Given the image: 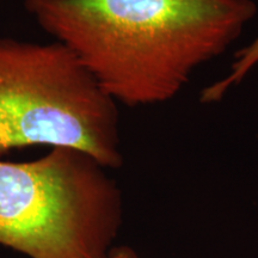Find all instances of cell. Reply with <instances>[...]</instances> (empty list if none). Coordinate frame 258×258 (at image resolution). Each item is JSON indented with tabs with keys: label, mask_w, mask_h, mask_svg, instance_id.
Masks as SVG:
<instances>
[{
	"label": "cell",
	"mask_w": 258,
	"mask_h": 258,
	"mask_svg": "<svg viewBox=\"0 0 258 258\" xmlns=\"http://www.w3.org/2000/svg\"><path fill=\"white\" fill-rule=\"evenodd\" d=\"M114 101L165 103L225 53L257 14L253 0H46L32 12Z\"/></svg>",
	"instance_id": "cell-1"
},
{
	"label": "cell",
	"mask_w": 258,
	"mask_h": 258,
	"mask_svg": "<svg viewBox=\"0 0 258 258\" xmlns=\"http://www.w3.org/2000/svg\"><path fill=\"white\" fill-rule=\"evenodd\" d=\"M71 148L0 160V245L29 258H106L123 222L120 186Z\"/></svg>",
	"instance_id": "cell-2"
},
{
	"label": "cell",
	"mask_w": 258,
	"mask_h": 258,
	"mask_svg": "<svg viewBox=\"0 0 258 258\" xmlns=\"http://www.w3.org/2000/svg\"><path fill=\"white\" fill-rule=\"evenodd\" d=\"M116 104L64 44L0 38V156L30 146L71 148L118 169Z\"/></svg>",
	"instance_id": "cell-3"
},
{
	"label": "cell",
	"mask_w": 258,
	"mask_h": 258,
	"mask_svg": "<svg viewBox=\"0 0 258 258\" xmlns=\"http://www.w3.org/2000/svg\"><path fill=\"white\" fill-rule=\"evenodd\" d=\"M258 64V36L247 47L235 54V60L230 73L224 79L209 85L201 93L202 103H215L221 101L232 86L239 84L247 73Z\"/></svg>",
	"instance_id": "cell-4"
},
{
	"label": "cell",
	"mask_w": 258,
	"mask_h": 258,
	"mask_svg": "<svg viewBox=\"0 0 258 258\" xmlns=\"http://www.w3.org/2000/svg\"><path fill=\"white\" fill-rule=\"evenodd\" d=\"M106 258H139V254L133 247L121 245V246H114Z\"/></svg>",
	"instance_id": "cell-5"
},
{
	"label": "cell",
	"mask_w": 258,
	"mask_h": 258,
	"mask_svg": "<svg viewBox=\"0 0 258 258\" xmlns=\"http://www.w3.org/2000/svg\"><path fill=\"white\" fill-rule=\"evenodd\" d=\"M43 2H46V0H25V5H27L29 11L34 12Z\"/></svg>",
	"instance_id": "cell-6"
}]
</instances>
